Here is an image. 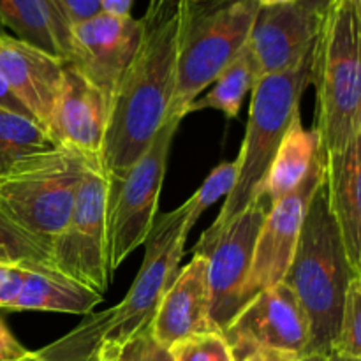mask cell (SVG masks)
Returning a JSON list of instances; mask_svg holds the SVG:
<instances>
[{"instance_id":"cell-17","label":"cell","mask_w":361,"mask_h":361,"mask_svg":"<svg viewBox=\"0 0 361 361\" xmlns=\"http://www.w3.org/2000/svg\"><path fill=\"white\" fill-rule=\"evenodd\" d=\"M66 62L14 35H0V74L32 118L46 130Z\"/></svg>"},{"instance_id":"cell-25","label":"cell","mask_w":361,"mask_h":361,"mask_svg":"<svg viewBox=\"0 0 361 361\" xmlns=\"http://www.w3.org/2000/svg\"><path fill=\"white\" fill-rule=\"evenodd\" d=\"M236 182V161H224L214 168V171L204 178L200 189L185 201V233L189 235L197 224L201 215L221 197H228Z\"/></svg>"},{"instance_id":"cell-30","label":"cell","mask_w":361,"mask_h":361,"mask_svg":"<svg viewBox=\"0 0 361 361\" xmlns=\"http://www.w3.org/2000/svg\"><path fill=\"white\" fill-rule=\"evenodd\" d=\"M71 25L101 13V0H55Z\"/></svg>"},{"instance_id":"cell-34","label":"cell","mask_w":361,"mask_h":361,"mask_svg":"<svg viewBox=\"0 0 361 361\" xmlns=\"http://www.w3.org/2000/svg\"><path fill=\"white\" fill-rule=\"evenodd\" d=\"M133 2L134 0H101V11L116 16H129Z\"/></svg>"},{"instance_id":"cell-40","label":"cell","mask_w":361,"mask_h":361,"mask_svg":"<svg viewBox=\"0 0 361 361\" xmlns=\"http://www.w3.org/2000/svg\"><path fill=\"white\" fill-rule=\"evenodd\" d=\"M353 2V6L356 7V9H358V13L361 14V0H351Z\"/></svg>"},{"instance_id":"cell-14","label":"cell","mask_w":361,"mask_h":361,"mask_svg":"<svg viewBox=\"0 0 361 361\" xmlns=\"http://www.w3.org/2000/svg\"><path fill=\"white\" fill-rule=\"evenodd\" d=\"M141 39V20L97 13L71 25V59L104 97L111 99L120 76L133 60Z\"/></svg>"},{"instance_id":"cell-27","label":"cell","mask_w":361,"mask_h":361,"mask_svg":"<svg viewBox=\"0 0 361 361\" xmlns=\"http://www.w3.org/2000/svg\"><path fill=\"white\" fill-rule=\"evenodd\" d=\"M175 361H236L221 331L197 335L171 349Z\"/></svg>"},{"instance_id":"cell-18","label":"cell","mask_w":361,"mask_h":361,"mask_svg":"<svg viewBox=\"0 0 361 361\" xmlns=\"http://www.w3.org/2000/svg\"><path fill=\"white\" fill-rule=\"evenodd\" d=\"M328 204L355 274L361 264V136L335 154L323 155Z\"/></svg>"},{"instance_id":"cell-35","label":"cell","mask_w":361,"mask_h":361,"mask_svg":"<svg viewBox=\"0 0 361 361\" xmlns=\"http://www.w3.org/2000/svg\"><path fill=\"white\" fill-rule=\"evenodd\" d=\"M298 361H330L326 355H319V353H310V355L302 356Z\"/></svg>"},{"instance_id":"cell-43","label":"cell","mask_w":361,"mask_h":361,"mask_svg":"<svg viewBox=\"0 0 361 361\" xmlns=\"http://www.w3.org/2000/svg\"><path fill=\"white\" fill-rule=\"evenodd\" d=\"M356 275H358V277H361V264H360V268H358V274H356Z\"/></svg>"},{"instance_id":"cell-1","label":"cell","mask_w":361,"mask_h":361,"mask_svg":"<svg viewBox=\"0 0 361 361\" xmlns=\"http://www.w3.org/2000/svg\"><path fill=\"white\" fill-rule=\"evenodd\" d=\"M141 39L108 109L102 173L120 180L168 122L178 66V0H148Z\"/></svg>"},{"instance_id":"cell-15","label":"cell","mask_w":361,"mask_h":361,"mask_svg":"<svg viewBox=\"0 0 361 361\" xmlns=\"http://www.w3.org/2000/svg\"><path fill=\"white\" fill-rule=\"evenodd\" d=\"M109 102L94 83L66 62L48 133L56 147L80 154L90 168L102 171V148Z\"/></svg>"},{"instance_id":"cell-7","label":"cell","mask_w":361,"mask_h":361,"mask_svg":"<svg viewBox=\"0 0 361 361\" xmlns=\"http://www.w3.org/2000/svg\"><path fill=\"white\" fill-rule=\"evenodd\" d=\"M88 168L80 154L62 147L18 159L0 175V210L20 229L51 243L69 221Z\"/></svg>"},{"instance_id":"cell-10","label":"cell","mask_w":361,"mask_h":361,"mask_svg":"<svg viewBox=\"0 0 361 361\" xmlns=\"http://www.w3.org/2000/svg\"><path fill=\"white\" fill-rule=\"evenodd\" d=\"M222 335L236 361H243L259 349L284 351L302 358L310 345L309 319L284 282L249 300Z\"/></svg>"},{"instance_id":"cell-38","label":"cell","mask_w":361,"mask_h":361,"mask_svg":"<svg viewBox=\"0 0 361 361\" xmlns=\"http://www.w3.org/2000/svg\"><path fill=\"white\" fill-rule=\"evenodd\" d=\"M14 361H46V360L42 358V356H39L37 351H35V353L28 351L27 355L23 356V358H18V360H14Z\"/></svg>"},{"instance_id":"cell-16","label":"cell","mask_w":361,"mask_h":361,"mask_svg":"<svg viewBox=\"0 0 361 361\" xmlns=\"http://www.w3.org/2000/svg\"><path fill=\"white\" fill-rule=\"evenodd\" d=\"M215 331L221 330L212 317L208 259L192 254V259L166 288L150 324V335L157 344L173 349L180 342Z\"/></svg>"},{"instance_id":"cell-33","label":"cell","mask_w":361,"mask_h":361,"mask_svg":"<svg viewBox=\"0 0 361 361\" xmlns=\"http://www.w3.org/2000/svg\"><path fill=\"white\" fill-rule=\"evenodd\" d=\"M300 358L295 355H289L284 351H274V349H259L247 356L243 361H298Z\"/></svg>"},{"instance_id":"cell-6","label":"cell","mask_w":361,"mask_h":361,"mask_svg":"<svg viewBox=\"0 0 361 361\" xmlns=\"http://www.w3.org/2000/svg\"><path fill=\"white\" fill-rule=\"evenodd\" d=\"M259 9L256 0H178V66L168 120L182 122L187 106L245 48Z\"/></svg>"},{"instance_id":"cell-12","label":"cell","mask_w":361,"mask_h":361,"mask_svg":"<svg viewBox=\"0 0 361 361\" xmlns=\"http://www.w3.org/2000/svg\"><path fill=\"white\" fill-rule=\"evenodd\" d=\"M328 0H296L261 7L247 46L259 78L298 66L314 49Z\"/></svg>"},{"instance_id":"cell-4","label":"cell","mask_w":361,"mask_h":361,"mask_svg":"<svg viewBox=\"0 0 361 361\" xmlns=\"http://www.w3.org/2000/svg\"><path fill=\"white\" fill-rule=\"evenodd\" d=\"M323 183L314 194L298 245L284 277L310 324L309 353L330 355L341 326L349 282L355 277Z\"/></svg>"},{"instance_id":"cell-8","label":"cell","mask_w":361,"mask_h":361,"mask_svg":"<svg viewBox=\"0 0 361 361\" xmlns=\"http://www.w3.org/2000/svg\"><path fill=\"white\" fill-rule=\"evenodd\" d=\"M180 123L176 118L168 120L129 171L120 180L108 182L106 229L111 274L137 247L145 245L154 228L169 148Z\"/></svg>"},{"instance_id":"cell-39","label":"cell","mask_w":361,"mask_h":361,"mask_svg":"<svg viewBox=\"0 0 361 361\" xmlns=\"http://www.w3.org/2000/svg\"><path fill=\"white\" fill-rule=\"evenodd\" d=\"M9 166H11V162L4 161V159L0 157V175H2V173H6V169L9 168Z\"/></svg>"},{"instance_id":"cell-26","label":"cell","mask_w":361,"mask_h":361,"mask_svg":"<svg viewBox=\"0 0 361 361\" xmlns=\"http://www.w3.org/2000/svg\"><path fill=\"white\" fill-rule=\"evenodd\" d=\"M330 355L361 356V277L358 275L349 282L341 326Z\"/></svg>"},{"instance_id":"cell-36","label":"cell","mask_w":361,"mask_h":361,"mask_svg":"<svg viewBox=\"0 0 361 361\" xmlns=\"http://www.w3.org/2000/svg\"><path fill=\"white\" fill-rule=\"evenodd\" d=\"M259 4V7H268V6H279V4H289L296 2V0H256Z\"/></svg>"},{"instance_id":"cell-22","label":"cell","mask_w":361,"mask_h":361,"mask_svg":"<svg viewBox=\"0 0 361 361\" xmlns=\"http://www.w3.org/2000/svg\"><path fill=\"white\" fill-rule=\"evenodd\" d=\"M257 80H259V74H257L256 63L250 55L249 46H245L215 78L214 83L210 85V90L187 106L185 116L190 113L204 111V109H215L226 115V118H236L243 99L249 92L254 90Z\"/></svg>"},{"instance_id":"cell-31","label":"cell","mask_w":361,"mask_h":361,"mask_svg":"<svg viewBox=\"0 0 361 361\" xmlns=\"http://www.w3.org/2000/svg\"><path fill=\"white\" fill-rule=\"evenodd\" d=\"M27 353V349L11 334L9 328L0 321V361H14L23 358Z\"/></svg>"},{"instance_id":"cell-29","label":"cell","mask_w":361,"mask_h":361,"mask_svg":"<svg viewBox=\"0 0 361 361\" xmlns=\"http://www.w3.org/2000/svg\"><path fill=\"white\" fill-rule=\"evenodd\" d=\"M27 263H7L0 261V309L9 310L23 286Z\"/></svg>"},{"instance_id":"cell-37","label":"cell","mask_w":361,"mask_h":361,"mask_svg":"<svg viewBox=\"0 0 361 361\" xmlns=\"http://www.w3.org/2000/svg\"><path fill=\"white\" fill-rule=\"evenodd\" d=\"M330 361H361V356H342V355H328Z\"/></svg>"},{"instance_id":"cell-24","label":"cell","mask_w":361,"mask_h":361,"mask_svg":"<svg viewBox=\"0 0 361 361\" xmlns=\"http://www.w3.org/2000/svg\"><path fill=\"white\" fill-rule=\"evenodd\" d=\"M0 261L53 267L51 243L20 229L0 210Z\"/></svg>"},{"instance_id":"cell-5","label":"cell","mask_w":361,"mask_h":361,"mask_svg":"<svg viewBox=\"0 0 361 361\" xmlns=\"http://www.w3.org/2000/svg\"><path fill=\"white\" fill-rule=\"evenodd\" d=\"M321 154H335L358 134L361 109V14L351 0H328L312 53Z\"/></svg>"},{"instance_id":"cell-41","label":"cell","mask_w":361,"mask_h":361,"mask_svg":"<svg viewBox=\"0 0 361 361\" xmlns=\"http://www.w3.org/2000/svg\"><path fill=\"white\" fill-rule=\"evenodd\" d=\"M6 34H7V30H6V27H4L2 20H0V35H6Z\"/></svg>"},{"instance_id":"cell-9","label":"cell","mask_w":361,"mask_h":361,"mask_svg":"<svg viewBox=\"0 0 361 361\" xmlns=\"http://www.w3.org/2000/svg\"><path fill=\"white\" fill-rule=\"evenodd\" d=\"M106 208L108 180L102 171L88 168L78 187L69 221L51 242L53 268L102 296L113 279L108 261Z\"/></svg>"},{"instance_id":"cell-32","label":"cell","mask_w":361,"mask_h":361,"mask_svg":"<svg viewBox=\"0 0 361 361\" xmlns=\"http://www.w3.org/2000/svg\"><path fill=\"white\" fill-rule=\"evenodd\" d=\"M0 108H6L9 109V111L18 113V115H23V116H28V118H32L28 109L25 108V106L20 102V99L13 94V90H11L7 81L2 78V74H0Z\"/></svg>"},{"instance_id":"cell-23","label":"cell","mask_w":361,"mask_h":361,"mask_svg":"<svg viewBox=\"0 0 361 361\" xmlns=\"http://www.w3.org/2000/svg\"><path fill=\"white\" fill-rule=\"evenodd\" d=\"M56 148L48 130L28 116L0 108V157L7 162Z\"/></svg>"},{"instance_id":"cell-20","label":"cell","mask_w":361,"mask_h":361,"mask_svg":"<svg viewBox=\"0 0 361 361\" xmlns=\"http://www.w3.org/2000/svg\"><path fill=\"white\" fill-rule=\"evenodd\" d=\"M0 20L14 37L71 59V21L55 0H0Z\"/></svg>"},{"instance_id":"cell-19","label":"cell","mask_w":361,"mask_h":361,"mask_svg":"<svg viewBox=\"0 0 361 361\" xmlns=\"http://www.w3.org/2000/svg\"><path fill=\"white\" fill-rule=\"evenodd\" d=\"M104 296L46 264H28L23 286L9 310L90 316Z\"/></svg>"},{"instance_id":"cell-3","label":"cell","mask_w":361,"mask_h":361,"mask_svg":"<svg viewBox=\"0 0 361 361\" xmlns=\"http://www.w3.org/2000/svg\"><path fill=\"white\" fill-rule=\"evenodd\" d=\"M316 46V44H314ZM312 51L293 69L270 74L257 80L252 90L245 137L236 157V182L226 197L214 224L203 231L192 254L207 256L221 233L235 221L257 196H261L271 161L288 133L289 126L300 115V101L310 85Z\"/></svg>"},{"instance_id":"cell-11","label":"cell","mask_w":361,"mask_h":361,"mask_svg":"<svg viewBox=\"0 0 361 361\" xmlns=\"http://www.w3.org/2000/svg\"><path fill=\"white\" fill-rule=\"evenodd\" d=\"M323 176L324 162L321 154L298 189L270 207L254 247L252 263L242 295L243 307L257 293L284 282L293 254L298 245L307 210L316 190L323 183Z\"/></svg>"},{"instance_id":"cell-13","label":"cell","mask_w":361,"mask_h":361,"mask_svg":"<svg viewBox=\"0 0 361 361\" xmlns=\"http://www.w3.org/2000/svg\"><path fill=\"white\" fill-rule=\"evenodd\" d=\"M268 210L270 203L267 197L257 196L235 221L229 222L207 254L212 317L221 331L243 309V288L249 277L257 235Z\"/></svg>"},{"instance_id":"cell-28","label":"cell","mask_w":361,"mask_h":361,"mask_svg":"<svg viewBox=\"0 0 361 361\" xmlns=\"http://www.w3.org/2000/svg\"><path fill=\"white\" fill-rule=\"evenodd\" d=\"M120 361H175V356L171 349L157 344L148 330L127 345Z\"/></svg>"},{"instance_id":"cell-21","label":"cell","mask_w":361,"mask_h":361,"mask_svg":"<svg viewBox=\"0 0 361 361\" xmlns=\"http://www.w3.org/2000/svg\"><path fill=\"white\" fill-rule=\"evenodd\" d=\"M319 157V136L314 129L307 130L302 123V116L296 115L271 161L259 194L267 197L271 207L298 189Z\"/></svg>"},{"instance_id":"cell-2","label":"cell","mask_w":361,"mask_h":361,"mask_svg":"<svg viewBox=\"0 0 361 361\" xmlns=\"http://www.w3.org/2000/svg\"><path fill=\"white\" fill-rule=\"evenodd\" d=\"M185 204L154 222L145 257L133 286L118 305L92 312L39 356L46 361H120L123 351L150 330L159 302L180 270L185 242Z\"/></svg>"},{"instance_id":"cell-42","label":"cell","mask_w":361,"mask_h":361,"mask_svg":"<svg viewBox=\"0 0 361 361\" xmlns=\"http://www.w3.org/2000/svg\"><path fill=\"white\" fill-rule=\"evenodd\" d=\"M358 134L361 136V109H360V118H358Z\"/></svg>"}]
</instances>
